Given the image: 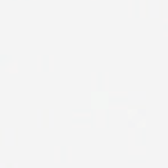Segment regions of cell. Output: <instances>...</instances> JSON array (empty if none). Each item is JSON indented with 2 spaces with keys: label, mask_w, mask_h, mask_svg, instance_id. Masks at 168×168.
I'll use <instances>...</instances> for the list:
<instances>
[{
  "label": "cell",
  "mask_w": 168,
  "mask_h": 168,
  "mask_svg": "<svg viewBox=\"0 0 168 168\" xmlns=\"http://www.w3.org/2000/svg\"><path fill=\"white\" fill-rule=\"evenodd\" d=\"M164 23L165 24H168V19H164Z\"/></svg>",
  "instance_id": "obj_5"
},
{
  "label": "cell",
  "mask_w": 168,
  "mask_h": 168,
  "mask_svg": "<svg viewBox=\"0 0 168 168\" xmlns=\"http://www.w3.org/2000/svg\"><path fill=\"white\" fill-rule=\"evenodd\" d=\"M164 36H165V37H168V31H165V32H164Z\"/></svg>",
  "instance_id": "obj_4"
},
{
  "label": "cell",
  "mask_w": 168,
  "mask_h": 168,
  "mask_svg": "<svg viewBox=\"0 0 168 168\" xmlns=\"http://www.w3.org/2000/svg\"><path fill=\"white\" fill-rule=\"evenodd\" d=\"M110 92L93 91L91 92V108L96 111H104L110 108Z\"/></svg>",
  "instance_id": "obj_1"
},
{
  "label": "cell",
  "mask_w": 168,
  "mask_h": 168,
  "mask_svg": "<svg viewBox=\"0 0 168 168\" xmlns=\"http://www.w3.org/2000/svg\"><path fill=\"white\" fill-rule=\"evenodd\" d=\"M136 114H137V110H136V108H129V110L127 111L128 119H133Z\"/></svg>",
  "instance_id": "obj_2"
},
{
  "label": "cell",
  "mask_w": 168,
  "mask_h": 168,
  "mask_svg": "<svg viewBox=\"0 0 168 168\" xmlns=\"http://www.w3.org/2000/svg\"><path fill=\"white\" fill-rule=\"evenodd\" d=\"M145 126H146V119L143 118L141 121L137 123V127H138V128H145Z\"/></svg>",
  "instance_id": "obj_3"
}]
</instances>
